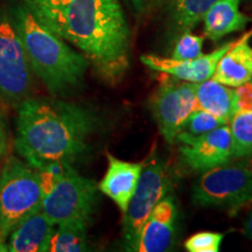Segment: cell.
Masks as SVG:
<instances>
[{
	"label": "cell",
	"instance_id": "1",
	"mask_svg": "<svg viewBox=\"0 0 252 252\" xmlns=\"http://www.w3.org/2000/svg\"><path fill=\"white\" fill-rule=\"evenodd\" d=\"M82 52L103 80L115 84L128 68L130 30L118 0H70L33 13Z\"/></svg>",
	"mask_w": 252,
	"mask_h": 252
},
{
	"label": "cell",
	"instance_id": "2",
	"mask_svg": "<svg viewBox=\"0 0 252 252\" xmlns=\"http://www.w3.org/2000/svg\"><path fill=\"white\" fill-rule=\"evenodd\" d=\"M96 126V116L78 104L25 98L18 105L15 151L36 171L72 165L87 153Z\"/></svg>",
	"mask_w": 252,
	"mask_h": 252
},
{
	"label": "cell",
	"instance_id": "3",
	"mask_svg": "<svg viewBox=\"0 0 252 252\" xmlns=\"http://www.w3.org/2000/svg\"><path fill=\"white\" fill-rule=\"evenodd\" d=\"M11 18L31 69L52 94L77 88L84 80L89 61L70 48L64 40L37 20L26 5H18Z\"/></svg>",
	"mask_w": 252,
	"mask_h": 252
},
{
	"label": "cell",
	"instance_id": "4",
	"mask_svg": "<svg viewBox=\"0 0 252 252\" xmlns=\"http://www.w3.org/2000/svg\"><path fill=\"white\" fill-rule=\"evenodd\" d=\"M37 172L42 187L41 210L55 225L89 222L97 202L94 181L81 175L70 163H53Z\"/></svg>",
	"mask_w": 252,
	"mask_h": 252
},
{
	"label": "cell",
	"instance_id": "5",
	"mask_svg": "<svg viewBox=\"0 0 252 252\" xmlns=\"http://www.w3.org/2000/svg\"><path fill=\"white\" fill-rule=\"evenodd\" d=\"M41 207L39 172L18 158H8L0 173V248L19 223Z\"/></svg>",
	"mask_w": 252,
	"mask_h": 252
},
{
	"label": "cell",
	"instance_id": "6",
	"mask_svg": "<svg viewBox=\"0 0 252 252\" xmlns=\"http://www.w3.org/2000/svg\"><path fill=\"white\" fill-rule=\"evenodd\" d=\"M252 200V169L245 165H222L208 169L193 187V202L201 207L237 210Z\"/></svg>",
	"mask_w": 252,
	"mask_h": 252
},
{
	"label": "cell",
	"instance_id": "7",
	"mask_svg": "<svg viewBox=\"0 0 252 252\" xmlns=\"http://www.w3.org/2000/svg\"><path fill=\"white\" fill-rule=\"evenodd\" d=\"M167 188L168 173L165 163L157 159L143 163L139 180L123 220L124 239L128 250L137 251L141 228L154 207L165 197Z\"/></svg>",
	"mask_w": 252,
	"mask_h": 252
},
{
	"label": "cell",
	"instance_id": "8",
	"mask_svg": "<svg viewBox=\"0 0 252 252\" xmlns=\"http://www.w3.org/2000/svg\"><path fill=\"white\" fill-rule=\"evenodd\" d=\"M32 69L11 14L0 11V97L9 103L26 98Z\"/></svg>",
	"mask_w": 252,
	"mask_h": 252
},
{
	"label": "cell",
	"instance_id": "9",
	"mask_svg": "<svg viewBox=\"0 0 252 252\" xmlns=\"http://www.w3.org/2000/svg\"><path fill=\"white\" fill-rule=\"evenodd\" d=\"M196 83L165 82L152 98V112L160 133L169 145L175 143L176 135L185 122L196 110Z\"/></svg>",
	"mask_w": 252,
	"mask_h": 252
},
{
	"label": "cell",
	"instance_id": "10",
	"mask_svg": "<svg viewBox=\"0 0 252 252\" xmlns=\"http://www.w3.org/2000/svg\"><path fill=\"white\" fill-rule=\"evenodd\" d=\"M185 162L191 169L206 172L225 165L232 158V139L230 126L223 125L206 134L176 140Z\"/></svg>",
	"mask_w": 252,
	"mask_h": 252
},
{
	"label": "cell",
	"instance_id": "11",
	"mask_svg": "<svg viewBox=\"0 0 252 252\" xmlns=\"http://www.w3.org/2000/svg\"><path fill=\"white\" fill-rule=\"evenodd\" d=\"M232 43L234 41L220 46L209 54H202L196 59L188 60V61H178L174 59L160 58L156 55H143L140 56V60L152 70L168 74L176 80L184 82L201 83L213 77L220 59L232 46Z\"/></svg>",
	"mask_w": 252,
	"mask_h": 252
},
{
	"label": "cell",
	"instance_id": "12",
	"mask_svg": "<svg viewBox=\"0 0 252 252\" xmlns=\"http://www.w3.org/2000/svg\"><path fill=\"white\" fill-rule=\"evenodd\" d=\"M176 206L171 196L162 198L154 207L141 228L137 251L165 252L174 241Z\"/></svg>",
	"mask_w": 252,
	"mask_h": 252
},
{
	"label": "cell",
	"instance_id": "13",
	"mask_svg": "<svg viewBox=\"0 0 252 252\" xmlns=\"http://www.w3.org/2000/svg\"><path fill=\"white\" fill-rule=\"evenodd\" d=\"M55 224L42 210L31 214L9 234L0 251L46 252Z\"/></svg>",
	"mask_w": 252,
	"mask_h": 252
},
{
	"label": "cell",
	"instance_id": "14",
	"mask_svg": "<svg viewBox=\"0 0 252 252\" xmlns=\"http://www.w3.org/2000/svg\"><path fill=\"white\" fill-rule=\"evenodd\" d=\"M108 169L98 189L117 204L124 215L143 169L141 163L123 161L108 154Z\"/></svg>",
	"mask_w": 252,
	"mask_h": 252
},
{
	"label": "cell",
	"instance_id": "15",
	"mask_svg": "<svg viewBox=\"0 0 252 252\" xmlns=\"http://www.w3.org/2000/svg\"><path fill=\"white\" fill-rule=\"evenodd\" d=\"M252 31L243 37L234 41L232 46L226 50L217 63L213 74L214 80L236 88L252 78V47L249 45V37Z\"/></svg>",
	"mask_w": 252,
	"mask_h": 252
},
{
	"label": "cell",
	"instance_id": "16",
	"mask_svg": "<svg viewBox=\"0 0 252 252\" xmlns=\"http://www.w3.org/2000/svg\"><path fill=\"white\" fill-rule=\"evenodd\" d=\"M241 0H217L204 15V36L219 41L228 34L242 31L249 18L239 9Z\"/></svg>",
	"mask_w": 252,
	"mask_h": 252
},
{
	"label": "cell",
	"instance_id": "17",
	"mask_svg": "<svg viewBox=\"0 0 252 252\" xmlns=\"http://www.w3.org/2000/svg\"><path fill=\"white\" fill-rule=\"evenodd\" d=\"M196 109L204 110L230 123L235 115V93L214 78L196 83Z\"/></svg>",
	"mask_w": 252,
	"mask_h": 252
},
{
	"label": "cell",
	"instance_id": "18",
	"mask_svg": "<svg viewBox=\"0 0 252 252\" xmlns=\"http://www.w3.org/2000/svg\"><path fill=\"white\" fill-rule=\"evenodd\" d=\"M88 223L84 220H70L55 225L50 237L48 251L81 252L88 250Z\"/></svg>",
	"mask_w": 252,
	"mask_h": 252
},
{
	"label": "cell",
	"instance_id": "19",
	"mask_svg": "<svg viewBox=\"0 0 252 252\" xmlns=\"http://www.w3.org/2000/svg\"><path fill=\"white\" fill-rule=\"evenodd\" d=\"M232 158L252 156V111L235 113L230 121Z\"/></svg>",
	"mask_w": 252,
	"mask_h": 252
},
{
	"label": "cell",
	"instance_id": "20",
	"mask_svg": "<svg viewBox=\"0 0 252 252\" xmlns=\"http://www.w3.org/2000/svg\"><path fill=\"white\" fill-rule=\"evenodd\" d=\"M217 0H175L174 20L182 30H190L203 20Z\"/></svg>",
	"mask_w": 252,
	"mask_h": 252
},
{
	"label": "cell",
	"instance_id": "21",
	"mask_svg": "<svg viewBox=\"0 0 252 252\" xmlns=\"http://www.w3.org/2000/svg\"><path fill=\"white\" fill-rule=\"evenodd\" d=\"M229 123L224 119L217 117L213 113L196 109L189 115L187 121L185 122L181 131L176 135V140L186 139V138H195L198 135L206 134L208 132L215 130L220 126L228 125Z\"/></svg>",
	"mask_w": 252,
	"mask_h": 252
},
{
	"label": "cell",
	"instance_id": "22",
	"mask_svg": "<svg viewBox=\"0 0 252 252\" xmlns=\"http://www.w3.org/2000/svg\"><path fill=\"white\" fill-rule=\"evenodd\" d=\"M203 41V36L194 35L189 32H186L176 42L172 59L178 60V61H188V60L198 58L202 55Z\"/></svg>",
	"mask_w": 252,
	"mask_h": 252
},
{
	"label": "cell",
	"instance_id": "23",
	"mask_svg": "<svg viewBox=\"0 0 252 252\" xmlns=\"http://www.w3.org/2000/svg\"><path fill=\"white\" fill-rule=\"evenodd\" d=\"M223 237L220 232H197L185 242V248L189 252H219Z\"/></svg>",
	"mask_w": 252,
	"mask_h": 252
},
{
	"label": "cell",
	"instance_id": "24",
	"mask_svg": "<svg viewBox=\"0 0 252 252\" xmlns=\"http://www.w3.org/2000/svg\"><path fill=\"white\" fill-rule=\"evenodd\" d=\"M235 112L252 111V78L242 86L236 87Z\"/></svg>",
	"mask_w": 252,
	"mask_h": 252
},
{
	"label": "cell",
	"instance_id": "25",
	"mask_svg": "<svg viewBox=\"0 0 252 252\" xmlns=\"http://www.w3.org/2000/svg\"><path fill=\"white\" fill-rule=\"evenodd\" d=\"M70 0H24L25 5L30 8L32 13H37L41 11H47L59 6L67 4Z\"/></svg>",
	"mask_w": 252,
	"mask_h": 252
},
{
	"label": "cell",
	"instance_id": "26",
	"mask_svg": "<svg viewBox=\"0 0 252 252\" xmlns=\"http://www.w3.org/2000/svg\"><path fill=\"white\" fill-rule=\"evenodd\" d=\"M7 143H8L7 124H6L4 116L0 115V159L5 156L6 151H7Z\"/></svg>",
	"mask_w": 252,
	"mask_h": 252
},
{
	"label": "cell",
	"instance_id": "27",
	"mask_svg": "<svg viewBox=\"0 0 252 252\" xmlns=\"http://www.w3.org/2000/svg\"><path fill=\"white\" fill-rule=\"evenodd\" d=\"M243 232L248 238L252 239V213L250 214V216L248 217L247 220H245Z\"/></svg>",
	"mask_w": 252,
	"mask_h": 252
},
{
	"label": "cell",
	"instance_id": "28",
	"mask_svg": "<svg viewBox=\"0 0 252 252\" xmlns=\"http://www.w3.org/2000/svg\"><path fill=\"white\" fill-rule=\"evenodd\" d=\"M145 1H146V0H132V2H133V5H134L135 7H137L138 9L143 8Z\"/></svg>",
	"mask_w": 252,
	"mask_h": 252
}]
</instances>
